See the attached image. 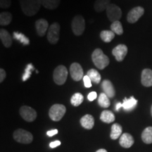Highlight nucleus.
Listing matches in <instances>:
<instances>
[{"instance_id":"nucleus-1","label":"nucleus","mask_w":152,"mask_h":152,"mask_svg":"<svg viewBox=\"0 0 152 152\" xmlns=\"http://www.w3.org/2000/svg\"><path fill=\"white\" fill-rule=\"evenodd\" d=\"M19 2L22 11L28 16H35L42 6L40 0H19Z\"/></svg>"},{"instance_id":"nucleus-2","label":"nucleus","mask_w":152,"mask_h":152,"mask_svg":"<svg viewBox=\"0 0 152 152\" xmlns=\"http://www.w3.org/2000/svg\"><path fill=\"white\" fill-rule=\"evenodd\" d=\"M92 60L94 66L100 70H103L109 66L110 61L109 57L104 54L99 48L96 49L92 54Z\"/></svg>"},{"instance_id":"nucleus-3","label":"nucleus","mask_w":152,"mask_h":152,"mask_svg":"<svg viewBox=\"0 0 152 152\" xmlns=\"http://www.w3.org/2000/svg\"><path fill=\"white\" fill-rule=\"evenodd\" d=\"M71 28L73 33L76 36L83 35L85 29V20L81 15H76L73 17L71 23Z\"/></svg>"},{"instance_id":"nucleus-4","label":"nucleus","mask_w":152,"mask_h":152,"mask_svg":"<svg viewBox=\"0 0 152 152\" xmlns=\"http://www.w3.org/2000/svg\"><path fill=\"white\" fill-rule=\"evenodd\" d=\"M68 70L63 65H59L55 68L53 73V79L54 83L58 85H62L66 83L68 77Z\"/></svg>"},{"instance_id":"nucleus-5","label":"nucleus","mask_w":152,"mask_h":152,"mask_svg":"<svg viewBox=\"0 0 152 152\" xmlns=\"http://www.w3.org/2000/svg\"><path fill=\"white\" fill-rule=\"evenodd\" d=\"M66 112V108L65 106L63 104H56L50 108L49 111V115L53 121L57 122L62 119V118L65 115Z\"/></svg>"},{"instance_id":"nucleus-6","label":"nucleus","mask_w":152,"mask_h":152,"mask_svg":"<svg viewBox=\"0 0 152 152\" xmlns=\"http://www.w3.org/2000/svg\"><path fill=\"white\" fill-rule=\"evenodd\" d=\"M13 137L17 142L21 144H30L33 140V136L30 132L23 129H18L14 131Z\"/></svg>"},{"instance_id":"nucleus-7","label":"nucleus","mask_w":152,"mask_h":152,"mask_svg":"<svg viewBox=\"0 0 152 152\" xmlns=\"http://www.w3.org/2000/svg\"><path fill=\"white\" fill-rule=\"evenodd\" d=\"M60 25L55 22L49 26L47 32V40L52 45H56L59 40L60 37Z\"/></svg>"},{"instance_id":"nucleus-8","label":"nucleus","mask_w":152,"mask_h":152,"mask_svg":"<svg viewBox=\"0 0 152 152\" xmlns=\"http://www.w3.org/2000/svg\"><path fill=\"white\" fill-rule=\"evenodd\" d=\"M106 16L110 21L115 22L119 20L122 17V10L118 6L110 4V5L106 9Z\"/></svg>"},{"instance_id":"nucleus-9","label":"nucleus","mask_w":152,"mask_h":152,"mask_svg":"<svg viewBox=\"0 0 152 152\" xmlns=\"http://www.w3.org/2000/svg\"><path fill=\"white\" fill-rule=\"evenodd\" d=\"M19 113L23 119L27 122H33L37 118V112L33 108L28 106H23L19 110Z\"/></svg>"},{"instance_id":"nucleus-10","label":"nucleus","mask_w":152,"mask_h":152,"mask_svg":"<svg viewBox=\"0 0 152 152\" xmlns=\"http://www.w3.org/2000/svg\"><path fill=\"white\" fill-rule=\"evenodd\" d=\"M70 73L73 80L80 81L84 77V73L81 65L78 63H73L70 66Z\"/></svg>"},{"instance_id":"nucleus-11","label":"nucleus","mask_w":152,"mask_h":152,"mask_svg":"<svg viewBox=\"0 0 152 152\" xmlns=\"http://www.w3.org/2000/svg\"><path fill=\"white\" fill-rule=\"evenodd\" d=\"M144 14V9L142 7H137L131 9L127 16V20L130 23H134Z\"/></svg>"},{"instance_id":"nucleus-12","label":"nucleus","mask_w":152,"mask_h":152,"mask_svg":"<svg viewBox=\"0 0 152 152\" xmlns=\"http://www.w3.org/2000/svg\"><path fill=\"white\" fill-rule=\"evenodd\" d=\"M128 47L125 45L121 44V45H118L112 50V54L115 56V59L118 61L121 62L124 60L125 57L126 56L127 54H128Z\"/></svg>"},{"instance_id":"nucleus-13","label":"nucleus","mask_w":152,"mask_h":152,"mask_svg":"<svg viewBox=\"0 0 152 152\" xmlns=\"http://www.w3.org/2000/svg\"><path fill=\"white\" fill-rule=\"evenodd\" d=\"M35 26L36 32H37V35L40 37H43L45 35L49 28L47 20L44 18L38 19L37 20H36Z\"/></svg>"},{"instance_id":"nucleus-14","label":"nucleus","mask_w":152,"mask_h":152,"mask_svg":"<svg viewBox=\"0 0 152 152\" xmlns=\"http://www.w3.org/2000/svg\"><path fill=\"white\" fill-rule=\"evenodd\" d=\"M134 140L133 137L129 133H123L121 136L119 140V144L123 148H130L134 144Z\"/></svg>"},{"instance_id":"nucleus-15","label":"nucleus","mask_w":152,"mask_h":152,"mask_svg":"<svg viewBox=\"0 0 152 152\" xmlns=\"http://www.w3.org/2000/svg\"><path fill=\"white\" fill-rule=\"evenodd\" d=\"M141 83L144 87H151L152 86V70L144 69L142 72Z\"/></svg>"},{"instance_id":"nucleus-16","label":"nucleus","mask_w":152,"mask_h":152,"mask_svg":"<svg viewBox=\"0 0 152 152\" xmlns=\"http://www.w3.org/2000/svg\"><path fill=\"white\" fill-rule=\"evenodd\" d=\"M102 87L104 90V93H105L109 98L114 97L115 94V90L114 89L113 85L109 80H104L102 84Z\"/></svg>"},{"instance_id":"nucleus-17","label":"nucleus","mask_w":152,"mask_h":152,"mask_svg":"<svg viewBox=\"0 0 152 152\" xmlns=\"http://www.w3.org/2000/svg\"><path fill=\"white\" fill-rule=\"evenodd\" d=\"M80 124L82 127H83L87 130H91L93 128L94 125V118L90 114H87L81 118Z\"/></svg>"},{"instance_id":"nucleus-18","label":"nucleus","mask_w":152,"mask_h":152,"mask_svg":"<svg viewBox=\"0 0 152 152\" xmlns=\"http://www.w3.org/2000/svg\"><path fill=\"white\" fill-rule=\"evenodd\" d=\"M0 39L4 46L7 48H9L12 45V37L7 30H0Z\"/></svg>"},{"instance_id":"nucleus-19","label":"nucleus","mask_w":152,"mask_h":152,"mask_svg":"<svg viewBox=\"0 0 152 152\" xmlns=\"http://www.w3.org/2000/svg\"><path fill=\"white\" fill-rule=\"evenodd\" d=\"M137 104V100L134 96H131L129 99H124L122 106L125 111H130L136 107Z\"/></svg>"},{"instance_id":"nucleus-20","label":"nucleus","mask_w":152,"mask_h":152,"mask_svg":"<svg viewBox=\"0 0 152 152\" xmlns=\"http://www.w3.org/2000/svg\"><path fill=\"white\" fill-rule=\"evenodd\" d=\"M110 4L111 0H96L94 4V9L96 12H102L104 10H106Z\"/></svg>"},{"instance_id":"nucleus-21","label":"nucleus","mask_w":152,"mask_h":152,"mask_svg":"<svg viewBox=\"0 0 152 152\" xmlns=\"http://www.w3.org/2000/svg\"><path fill=\"white\" fill-rule=\"evenodd\" d=\"M123 132V128L122 126L118 123H114L111 126V132L110 137L112 140H115L121 137V136L122 135Z\"/></svg>"},{"instance_id":"nucleus-22","label":"nucleus","mask_w":152,"mask_h":152,"mask_svg":"<svg viewBox=\"0 0 152 152\" xmlns=\"http://www.w3.org/2000/svg\"><path fill=\"white\" fill-rule=\"evenodd\" d=\"M115 115L113 112L109 110H105L102 112L100 115V120L105 123H111L115 121Z\"/></svg>"},{"instance_id":"nucleus-23","label":"nucleus","mask_w":152,"mask_h":152,"mask_svg":"<svg viewBox=\"0 0 152 152\" xmlns=\"http://www.w3.org/2000/svg\"><path fill=\"white\" fill-rule=\"evenodd\" d=\"M42 5L47 9H56L60 4L61 0H40Z\"/></svg>"},{"instance_id":"nucleus-24","label":"nucleus","mask_w":152,"mask_h":152,"mask_svg":"<svg viewBox=\"0 0 152 152\" xmlns=\"http://www.w3.org/2000/svg\"><path fill=\"white\" fill-rule=\"evenodd\" d=\"M142 140L145 144L152 143V127H147L142 133Z\"/></svg>"},{"instance_id":"nucleus-25","label":"nucleus","mask_w":152,"mask_h":152,"mask_svg":"<svg viewBox=\"0 0 152 152\" xmlns=\"http://www.w3.org/2000/svg\"><path fill=\"white\" fill-rule=\"evenodd\" d=\"M12 20V14L8 11H4L0 14V25L1 26H8Z\"/></svg>"},{"instance_id":"nucleus-26","label":"nucleus","mask_w":152,"mask_h":152,"mask_svg":"<svg viewBox=\"0 0 152 152\" xmlns=\"http://www.w3.org/2000/svg\"><path fill=\"white\" fill-rule=\"evenodd\" d=\"M87 75L90 77L92 82L96 83V84H99L101 82L102 77H101V75L99 73V71H96V69L92 68V69L89 70L87 73Z\"/></svg>"},{"instance_id":"nucleus-27","label":"nucleus","mask_w":152,"mask_h":152,"mask_svg":"<svg viewBox=\"0 0 152 152\" xmlns=\"http://www.w3.org/2000/svg\"><path fill=\"white\" fill-rule=\"evenodd\" d=\"M100 37L104 42L109 43L115 37V33L111 30H102L100 33Z\"/></svg>"},{"instance_id":"nucleus-28","label":"nucleus","mask_w":152,"mask_h":152,"mask_svg":"<svg viewBox=\"0 0 152 152\" xmlns=\"http://www.w3.org/2000/svg\"><path fill=\"white\" fill-rule=\"evenodd\" d=\"M98 104L102 108L109 107L111 105L109 97L105 93H101L98 98Z\"/></svg>"},{"instance_id":"nucleus-29","label":"nucleus","mask_w":152,"mask_h":152,"mask_svg":"<svg viewBox=\"0 0 152 152\" xmlns=\"http://www.w3.org/2000/svg\"><path fill=\"white\" fill-rule=\"evenodd\" d=\"M84 96L80 93L77 92L74 94L71 99V103L74 106H79L83 102Z\"/></svg>"},{"instance_id":"nucleus-30","label":"nucleus","mask_w":152,"mask_h":152,"mask_svg":"<svg viewBox=\"0 0 152 152\" xmlns=\"http://www.w3.org/2000/svg\"><path fill=\"white\" fill-rule=\"evenodd\" d=\"M13 36L14 38L16 40H18L21 42L24 45H28L30 44V39L26 37V35L19 32H14L13 33Z\"/></svg>"},{"instance_id":"nucleus-31","label":"nucleus","mask_w":152,"mask_h":152,"mask_svg":"<svg viewBox=\"0 0 152 152\" xmlns=\"http://www.w3.org/2000/svg\"><path fill=\"white\" fill-rule=\"evenodd\" d=\"M111 31H113L114 33L117 34L118 35H121L123 34V28L122 23L119 20L112 23V24L111 25Z\"/></svg>"},{"instance_id":"nucleus-32","label":"nucleus","mask_w":152,"mask_h":152,"mask_svg":"<svg viewBox=\"0 0 152 152\" xmlns=\"http://www.w3.org/2000/svg\"><path fill=\"white\" fill-rule=\"evenodd\" d=\"M34 70V66L32 64H29L26 66V68H25V72L23 75L22 80L23 81H26L27 80L30 78V77L31 76L32 71Z\"/></svg>"},{"instance_id":"nucleus-33","label":"nucleus","mask_w":152,"mask_h":152,"mask_svg":"<svg viewBox=\"0 0 152 152\" xmlns=\"http://www.w3.org/2000/svg\"><path fill=\"white\" fill-rule=\"evenodd\" d=\"M11 0H0V8L1 9H8L11 7Z\"/></svg>"},{"instance_id":"nucleus-34","label":"nucleus","mask_w":152,"mask_h":152,"mask_svg":"<svg viewBox=\"0 0 152 152\" xmlns=\"http://www.w3.org/2000/svg\"><path fill=\"white\" fill-rule=\"evenodd\" d=\"M83 82H84V85L85 87H87V88H90V87H92V80H91V79L90 77H88L87 75L84 76V77H83Z\"/></svg>"},{"instance_id":"nucleus-35","label":"nucleus","mask_w":152,"mask_h":152,"mask_svg":"<svg viewBox=\"0 0 152 152\" xmlns=\"http://www.w3.org/2000/svg\"><path fill=\"white\" fill-rule=\"evenodd\" d=\"M96 97H97V94H96V92H90V94H88V96H87V99H88V100L90 101V102H92V101L96 99Z\"/></svg>"},{"instance_id":"nucleus-36","label":"nucleus","mask_w":152,"mask_h":152,"mask_svg":"<svg viewBox=\"0 0 152 152\" xmlns=\"http://www.w3.org/2000/svg\"><path fill=\"white\" fill-rule=\"evenodd\" d=\"M7 77V73L3 68L0 69V83H2Z\"/></svg>"},{"instance_id":"nucleus-37","label":"nucleus","mask_w":152,"mask_h":152,"mask_svg":"<svg viewBox=\"0 0 152 152\" xmlns=\"http://www.w3.org/2000/svg\"><path fill=\"white\" fill-rule=\"evenodd\" d=\"M61 145V142L58 141V140H56L55 142H52L49 144V147L51 148H56L58 147V146Z\"/></svg>"},{"instance_id":"nucleus-38","label":"nucleus","mask_w":152,"mask_h":152,"mask_svg":"<svg viewBox=\"0 0 152 152\" xmlns=\"http://www.w3.org/2000/svg\"><path fill=\"white\" fill-rule=\"evenodd\" d=\"M58 130H56V129H54V130H51L48 131V132H47V135H48L49 137H53L54 135H55V134H56L57 133H58Z\"/></svg>"},{"instance_id":"nucleus-39","label":"nucleus","mask_w":152,"mask_h":152,"mask_svg":"<svg viewBox=\"0 0 152 152\" xmlns=\"http://www.w3.org/2000/svg\"><path fill=\"white\" fill-rule=\"evenodd\" d=\"M121 107H123L122 104H121V102H118V103H117L116 104H115V110H116L117 111H119V109H121Z\"/></svg>"},{"instance_id":"nucleus-40","label":"nucleus","mask_w":152,"mask_h":152,"mask_svg":"<svg viewBox=\"0 0 152 152\" xmlns=\"http://www.w3.org/2000/svg\"><path fill=\"white\" fill-rule=\"evenodd\" d=\"M96 152H108V151L104 149H101L97 150V151H96Z\"/></svg>"},{"instance_id":"nucleus-41","label":"nucleus","mask_w":152,"mask_h":152,"mask_svg":"<svg viewBox=\"0 0 152 152\" xmlns=\"http://www.w3.org/2000/svg\"><path fill=\"white\" fill-rule=\"evenodd\" d=\"M151 116H152V106H151Z\"/></svg>"}]
</instances>
